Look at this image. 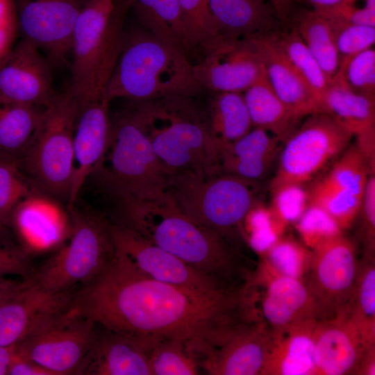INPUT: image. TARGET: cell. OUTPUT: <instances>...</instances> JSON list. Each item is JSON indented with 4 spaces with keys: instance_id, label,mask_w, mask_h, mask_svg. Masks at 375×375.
Masks as SVG:
<instances>
[{
    "instance_id": "cb8c5ba5",
    "label": "cell",
    "mask_w": 375,
    "mask_h": 375,
    "mask_svg": "<svg viewBox=\"0 0 375 375\" xmlns=\"http://www.w3.org/2000/svg\"><path fill=\"white\" fill-rule=\"evenodd\" d=\"M271 33L247 40L260 58L274 92L301 121L306 116L317 112V101L306 81L277 45Z\"/></svg>"
},
{
    "instance_id": "603a6c76",
    "label": "cell",
    "mask_w": 375,
    "mask_h": 375,
    "mask_svg": "<svg viewBox=\"0 0 375 375\" xmlns=\"http://www.w3.org/2000/svg\"><path fill=\"white\" fill-rule=\"evenodd\" d=\"M328 114L356 139V145L375 169V98L351 89L335 76L319 102L317 111Z\"/></svg>"
},
{
    "instance_id": "484cf974",
    "label": "cell",
    "mask_w": 375,
    "mask_h": 375,
    "mask_svg": "<svg viewBox=\"0 0 375 375\" xmlns=\"http://www.w3.org/2000/svg\"><path fill=\"white\" fill-rule=\"evenodd\" d=\"M284 140L253 127L238 140L221 147L218 169L252 181L265 179L277 162Z\"/></svg>"
},
{
    "instance_id": "4fadbf2b",
    "label": "cell",
    "mask_w": 375,
    "mask_h": 375,
    "mask_svg": "<svg viewBox=\"0 0 375 375\" xmlns=\"http://www.w3.org/2000/svg\"><path fill=\"white\" fill-rule=\"evenodd\" d=\"M374 171L356 144H349L308 188L310 204L324 209L342 230L349 228L359 214L369 175Z\"/></svg>"
},
{
    "instance_id": "44dd1931",
    "label": "cell",
    "mask_w": 375,
    "mask_h": 375,
    "mask_svg": "<svg viewBox=\"0 0 375 375\" xmlns=\"http://www.w3.org/2000/svg\"><path fill=\"white\" fill-rule=\"evenodd\" d=\"M110 103L103 97L80 104L74 132V172L67 210L76 206L84 184L106 153L111 128Z\"/></svg>"
},
{
    "instance_id": "ffe728a7",
    "label": "cell",
    "mask_w": 375,
    "mask_h": 375,
    "mask_svg": "<svg viewBox=\"0 0 375 375\" xmlns=\"http://www.w3.org/2000/svg\"><path fill=\"white\" fill-rule=\"evenodd\" d=\"M74 291L52 292L24 279L0 302V346L16 344L42 319L68 308Z\"/></svg>"
},
{
    "instance_id": "11a10c76",
    "label": "cell",
    "mask_w": 375,
    "mask_h": 375,
    "mask_svg": "<svg viewBox=\"0 0 375 375\" xmlns=\"http://www.w3.org/2000/svg\"><path fill=\"white\" fill-rule=\"evenodd\" d=\"M12 227L0 222V247H17L14 242Z\"/></svg>"
},
{
    "instance_id": "ba28073f",
    "label": "cell",
    "mask_w": 375,
    "mask_h": 375,
    "mask_svg": "<svg viewBox=\"0 0 375 375\" xmlns=\"http://www.w3.org/2000/svg\"><path fill=\"white\" fill-rule=\"evenodd\" d=\"M80 103L67 91L44 108L42 120L19 164L31 183L46 194L68 199L74 172V132Z\"/></svg>"
},
{
    "instance_id": "9c48e42d",
    "label": "cell",
    "mask_w": 375,
    "mask_h": 375,
    "mask_svg": "<svg viewBox=\"0 0 375 375\" xmlns=\"http://www.w3.org/2000/svg\"><path fill=\"white\" fill-rule=\"evenodd\" d=\"M69 212L71 237L31 278L52 292L73 290L99 275L115 256L110 221L104 216L74 206Z\"/></svg>"
},
{
    "instance_id": "7c38bea8",
    "label": "cell",
    "mask_w": 375,
    "mask_h": 375,
    "mask_svg": "<svg viewBox=\"0 0 375 375\" xmlns=\"http://www.w3.org/2000/svg\"><path fill=\"white\" fill-rule=\"evenodd\" d=\"M312 258L303 281L317 299L325 317L350 302L360 262L354 242L342 233L311 249Z\"/></svg>"
},
{
    "instance_id": "d4e9b609",
    "label": "cell",
    "mask_w": 375,
    "mask_h": 375,
    "mask_svg": "<svg viewBox=\"0 0 375 375\" xmlns=\"http://www.w3.org/2000/svg\"><path fill=\"white\" fill-rule=\"evenodd\" d=\"M75 375H151L148 352L135 340L102 328Z\"/></svg>"
},
{
    "instance_id": "d590c367",
    "label": "cell",
    "mask_w": 375,
    "mask_h": 375,
    "mask_svg": "<svg viewBox=\"0 0 375 375\" xmlns=\"http://www.w3.org/2000/svg\"><path fill=\"white\" fill-rule=\"evenodd\" d=\"M190 54L198 60L223 40L210 10L209 0H178Z\"/></svg>"
},
{
    "instance_id": "8fae6325",
    "label": "cell",
    "mask_w": 375,
    "mask_h": 375,
    "mask_svg": "<svg viewBox=\"0 0 375 375\" xmlns=\"http://www.w3.org/2000/svg\"><path fill=\"white\" fill-rule=\"evenodd\" d=\"M97 332L92 319L68 307L40 322L16 344L15 352L53 375L75 374Z\"/></svg>"
},
{
    "instance_id": "60d3db41",
    "label": "cell",
    "mask_w": 375,
    "mask_h": 375,
    "mask_svg": "<svg viewBox=\"0 0 375 375\" xmlns=\"http://www.w3.org/2000/svg\"><path fill=\"white\" fill-rule=\"evenodd\" d=\"M335 76L355 92L375 98L374 48L341 60Z\"/></svg>"
},
{
    "instance_id": "836d02e7",
    "label": "cell",
    "mask_w": 375,
    "mask_h": 375,
    "mask_svg": "<svg viewBox=\"0 0 375 375\" xmlns=\"http://www.w3.org/2000/svg\"><path fill=\"white\" fill-rule=\"evenodd\" d=\"M260 255L258 269L250 274L251 280L274 276L303 280L310 265L312 250L295 239L282 235Z\"/></svg>"
},
{
    "instance_id": "7402d4cb",
    "label": "cell",
    "mask_w": 375,
    "mask_h": 375,
    "mask_svg": "<svg viewBox=\"0 0 375 375\" xmlns=\"http://www.w3.org/2000/svg\"><path fill=\"white\" fill-rule=\"evenodd\" d=\"M270 340L262 320H248L205 358L202 368L212 375H262Z\"/></svg>"
},
{
    "instance_id": "f1b7e54d",
    "label": "cell",
    "mask_w": 375,
    "mask_h": 375,
    "mask_svg": "<svg viewBox=\"0 0 375 375\" xmlns=\"http://www.w3.org/2000/svg\"><path fill=\"white\" fill-rule=\"evenodd\" d=\"M209 4L223 40H248L282 26L270 0H209Z\"/></svg>"
},
{
    "instance_id": "f546056e",
    "label": "cell",
    "mask_w": 375,
    "mask_h": 375,
    "mask_svg": "<svg viewBox=\"0 0 375 375\" xmlns=\"http://www.w3.org/2000/svg\"><path fill=\"white\" fill-rule=\"evenodd\" d=\"M44 108L0 97V162L19 165L38 131Z\"/></svg>"
},
{
    "instance_id": "4316f807",
    "label": "cell",
    "mask_w": 375,
    "mask_h": 375,
    "mask_svg": "<svg viewBox=\"0 0 375 375\" xmlns=\"http://www.w3.org/2000/svg\"><path fill=\"white\" fill-rule=\"evenodd\" d=\"M273 6L282 26L297 33L331 81L340 59L328 19L319 10L288 0H279Z\"/></svg>"
},
{
    "instance_id": "ee69618b",
    "label": "cell",
    "mask_w": 375,
    "mask_h": 375,
    "mask_svg": "<svg viewBox=\"0 0 375 375\" xmlns=\"http://www.w3.org/2000/svg\"><path fill=\"white\" fill-rule=\"evenodd\" d=\"M327 18L331 23L340 61L373 47L375 26L348 24Z\"/></svg>"
},
{
    "instance_id": "816d5d0a",
    "label": "cell",
    "mask_w": 375,
    "mask_h": 375,
    "mask_svg": "<svg viewBox=\"0 0 375 375\" xmlns=\"http://www.w3.org/2000/svg\"><path fill=\"white\" fill-rule=\"evenodd\" d=\"M16 344L0 346V375H8V369L15 353Z\"/></svg>"
},
{
    "instance_id": "6f0895ef",
    "label": "cell",
    "mask_w": 375,
    "mask_h": 375,
    "mask_svg": "<svg viewBox=\"0 0 375 375\" xmlns=\"http://www.w3.org/2000/svg\"><path fill=\"white\" fill-rule=\"evenodd\" d=\"M271 1H276V0H270Z\"/></svg>"
},
{
    "instance_id": "d6986e66",
    "label": "cell",
    "mask_w": 375,
    "mask_h": 375,
    "mask_svg": "<svg viewBox=\"0 0 375 375\" xmlns=\"http://www.w3.org/2000/svg\"><path fill=\"white\" fill-rule=\"evenodd\" d=\"M251 286L257 317L269 329L325 318L317 299L302 279L274 276L259 280Z\"/></svg>"
},
{
    "instance_id": "e575fe53",
    "label": "cell",
    "mask_w": 375,
    "mask_h": 375,
    "mask_svg": "<svg viewBox=\"0 0 375 375\" xmlns=\"http://www.w3.org/2000/svg\"><path fill=\"white\" fill-rule=\"evenodd\" d=\"M274 41L312 91L318 104L330 81L297 33L282 26L271 33Z\"/></svg>"
},
{
    "instance_id": "83f0119b",
    "label": "cell",
    "mask_w": 375,
    "mask_h": 375,
    "mask_svg": "<svg viewBox=\"0 0 375 375\" xmlns=\"http://www.w3.org/2000/svg\"><path fill=\"white\" fill-rule=\"evenodd\" d=\"M312 319L278 329H269L270 346L262 375H315Z\"/></svg>"
},
{
    "instance_id": "f907efd6",
    "label": "cell",
    "mask_w": 375,
    "mask_h": 375,
    "mask_svg": "<svg viewBox=\"0 0 375 375\" xmlns=\"http://www.w3.org/2000/svg\"><path fill=\"white\" fill-rule=\"evenodd\" d=\"M375 374V347L371 349L365 356L358 375H374Z\"/></svg>"
},
{
    "instance_id": "b9f144b4",
    "label": "cell",
    "mask_w": 375,
    "mask_h": 375,
    "mask_svg": "<svg viewBox=\"0 0 375 375\" xmlns=\"http://www.w3.org/2000/svg\"><path fill=\"white\" fill-rule=\"evenodd\" d=\"M295 223L303 244L310 249L342 233V229L327 212L312 204H309Z\"/></svg>"
},
{
    "instance_id": "e0dca14e",
    "label": "cell",
    "mask_w": 375,
    "mask_h": 375,
    "mask_svg": "<svg viewBox=\"0 0 375 375\" xmlns=\"http://www.w3.org/2000/svg\"><path fill=\"white\" fill-rule=\"evenodd\" d=\"M206 91L242 92L265 74L263 65L247 40H223L193 63Z\"/></svg>"
},
{
    "instance_id": "c3c4849f",
    "label": "cell",
    "mask_w": 375,
    "mask_h": 375,
    "mask_svg": "<svg viewBox=\"0 0 375 375\" xmlns=\"http://www.w3.org/2000/svg\"><path fill=\"white\" fill-rule=\"evenodd\" d=\"M35 271L24 249L0 247V276L15 275L26 279L32 278Z\"/></svg>"
},
{
    "instance_id": "8992f818",
    "label": "cell",
    "mask_w": 375,
    "mask_h": 375,
    "mask_svg": "<svg viewBox=\"0 0 375 375\" xmlns=\"http://www.w3.org/2000/svg\"><path fill=\"white\" fill-rule=\"evenodd\" d=\"M257 183L216 168L170 177L165 190L187 215L233 243L260 201Z\"/></svg>"
},
{
    "instance_id": "3957f363",
    "label": "cell",
    "mask_w": 375,
    "mask_h": 375,
    "mask_svg": "<svg viewBox=\"0 0 375 375\" xmlns=\"http://www.w3.org/2000/svg\"><path fill=\"white\" fill-rule=\"evenodd\" d=\"M198 97L128 101L168 179L217 168L221 146L212 137L208 103Z\"/></svg>"
},
{
    "instance_id": "f5cc1de1",
    "label": "cell",
    "mask_w": 375,
    "mask_h": 375,
    "mask_svg": "<svg viewBox=\"0 0 375 375\" xmlns=\"http://www.w3.org/2000/svg\"><path fill=\"white\" fill-rule=\"evenodd\" d=\"M288 1L301 5V6H304L315 9V10H324L335 5L340 0H288Z\"/></svg>"
},
{
    "instance_id": "9f6ffc18",
    "label": "cell",
    "mask_w": 375,
    "mask_h": 375,
    "mask_svg": "<svg viewBox=\"0 0 375 375\" xmlns=\"http://www.w3.org/2000/svg\"><path fill=\"white\" fill-rule=\"evenodd\" d=\"M245 286V285H244ZM248 291V290H247ZM251 301V300H250ZM252 307V306H251ZM252 318H253V310H252Z\"/></svg>"
},
{
    "instance_id": "5b68a950",
    "label": "cell",
    "mask_w": 375,
    "mask_h": 375,
    "mask_svg": "<svg viewBox=\"0 0 375 375\" xmlns=\"http://www.w3.org/2000/svg\"><path fill=\"white\" fill-rule=\"evenodd\" d=\"M131 1L89 0L75 25L68 90L79 103L106 97V90L122 48Z\"/></svg>"
},
{
    "instance_id": "30bf717a",
    "label": "cell",
    "mask_w": 375,
    "mask_h": 375,
    "mask_svg": "<svg viewBox=\"0 0 375 375\" xmlns=\"http://www.w3.org/2000/svg\"><path fill=\"white\" fill-rule=\"evenodd\" d=\"M284 140L270 188L306 185L349 146L352 134L331 116L312 112Z\"/></svg>"
},
{
    "instance_id": "1f68e13d",
    "label": "cell",
    "mask_w": 375,
    "mask_h": 375,
    "mask_svg": "<svg viewBox=\"0 0 375 375\" xmlns=\"http://www.w3.org/2000/svg\"><path fill=\"white\" fill-rule=\"evenodd\" d=\"M143 28L190 61L178 0H131Z\"/></svg>"
},
{
    "instance_id": "681fc988",
    "label": "cell",
    "mask_w": 375,
    "mask_h": 375,
    "mask_svg": "<svg viewBox=\"0 0 375 375\" xmlns=\"http://www.w3.org/2000/svg\"><path fill=\"white\" fill-rule=\"evenodd\" d=\"M8 375H53L51 372L26 358L19 356L15 351L10 360Z\"/></svg>"
},
{
    "instance_id": "db71d44e",
    "label": "cell",
    "mask_w": 375,
    "mask_h": 375,
    "mask_svg": "<svg viewBox=\"0 0 375 375\" xmlns=\"http://www.w3.org/2000/svg\"><path fill=\"white\" fill-rule=\"evenodd\" d=\"M23 280H12L5 276H0V302L17 289L23 283Z\"/></svg>"
},
{
    "instance_id": "bcb514c9",
    "label": "cell",
    "mask_w": 375,
    "mask_h": 375,
    "mask_svg": "<svg viewBox=\"0 0 375 375\" xmlns=\"http://www.w3.org/2000/svg\"><path fill=\"white\" fill-rule=\"evenodd\" d=\"M362 236L365 257H374L375 250V175L369 174L361 206Z\"/></svg>"
},
{
    "instance_id": "8d00e7d4",
    "label": "cell",
    "mask_w": 375,
    "mask_h": 375,
    "mask_svg": "<svg viewBox=\"0 0 375 375\" xmlns=\"http://www.w3.org/2000/svg\"><path fill=\"white\" fill-rule=\"evenodd\" d=\"M351 316L369 347L375 346V258L363 256L353 297Z\"/></svg>"
},
{
    "instance_id": "f6af8a7d",
    "label": "cell",
    "mask_w": 375,
    "mask_h": 375,
    "mask_svg": "<svg viewBox=\"0 0 375 375\" xmlns=\"http://www.w3.org/2000/svg\"><path fill=\"white\" fill-rule=\"evenodd\" d=\"M317 10L336 21L375 26V0H340L328 8Z\"/></svg>"
},
{
    "instance_id": "74e56055",
    "label": "cell",
    "mask_w": 375,
    "mask_h": 375,
    "mask_svg": "<svg viewBox=\"0 0 375 375\" xmlns=\"http://www.w3.org/2000/svg\"><path fill=\"white\" fill-rule=\"evenodd\" d=\"M147 352L151 375H195L202 369L203 358L181 341L159 342Z\"/></svg>"
},
{
    "instance_id": "2e32d148",
    "label": "cell",
    "mask_w": 375,
    "mask_h": 375,
    "mask_svg": "<svg viewBox=\"0 0 375 375\" xmlns=\"http://www.w3.org/2000/svg\"><path fill=\"white\" fill-rule=\"evenodd\" d=\"M51 64L34 43L22 38L0 64V97L45 108L57 94Z\"/></svg>"
},
{
    "instance_id": "f35d334b",
    "label": "cell",
    "mask_w": 375,
    "mask_h": 375,
    "mask_svg": "<svg viewBox=\"0 0 375 375\" xmlns=\"http://www.w3.org/2000/svg\"><path fill=\"white\" fill-rule=\"evenodd\" d=\"M285 227L276 217L269 206L258 201L244 217L240 235L261 254L283 235Z\"/></svg>"
},
{
    "instance_id": "ab89813d",
    "label": "cell",
    "mask_w": 375,
    "mask_h": 375,
    "mask_svg": "<svg viewBox=\"0 0 375 375\" xmlns=\"http://www.w3.org/2000/svg\"><path fill=\"white\" fill-rule=\"evenodd\" d=\"M32 183L16 163L0 162V222L11 226L17 206L34 194Z\"/></svg>"
},
{
    "instance_id": "6da1fadb",
    "label": "cell",
    "mask_w": 375,
    "mask_h": 375,
    "mask_svg": "<svg viewBox=\"0 0 375 375\" xmlns=\"http://www.w3.org/2000/svg\"><path fill=\"white\" fill-rule=\"evenodd\" d=\"M69 308L101 328L129 337L147 350L183 342L204 360L251 319L244 285L203 291L148 278L115 251L95 278L74 292Z\"/></svg>"
},
{
    "instance_id": "d6a6232c",
    "label": "cell",
    "mask_w": 375,
    "mask_h": 375,
    "mask_svg": "<svg viewBox=\"0 0 375 375\" xmlns=\"http://www.w3.org/2000/svg\"><path fill=\"white\" fill-rule=\"evenodd\" d=\"M208 102L209 126L222 147L248 133L253 125L242 92L214 93Z\"/></svg>"
},
{
    "instance_id": "7a4b0ae2",
    "label": "cell",
    "mask_w": 375,
    "mask_h": 375,
    "mask_svg": "<svg viewBox=\"0 0 375 375\" xmlns=\"http://www.w3.org/2000/svg\"><path fill=\"white\" fill-rule=\"evenodd\" d=\"M117 221L203 274L238 285L242 271L233 243L187 215L165 190L115 200Z\"/></svg>"
},
{
    "instance_id": "9a60e30c",
    "label": "cell",
    "mask_w": 375,
    "mask_h": 375,
    "mask_svg": "<svg viewBox=\"0 0 375 375\" xmlns=\"http://www.w3.org/2000/svg\"><path fill=\"white\" fill-rule=\"evenodd\" d=\"M19 31L57 66L68 63L81 0H15Z\"/></svg>"
},
{
    "instance_id": "7dc6e473",
    "label": "cell",
    "mask_w": 375,
    "mask_h": 375,
    "mask_svg": "<svg viewBox=\"0 0 375 375\" xmlns=\"http://www.w3.org/2000/svg\"><path fill=\"white\" fill-rule=\"evenodd\" d=\"M19 31L15 0H0V64L16 44Z\"/></svg>"
},
{
    "instance_id": "ac0fdd59",
    "label": "cell",
    "mask_w": 375,
    "mask_h": 375,
    "mask_svg": "<svg viewBox=\"0 0 375 375\" xmlns=\"http://www.w3.org/2000/svg\"><path fill=\"white\" fill-rule=\"evenodd\" d=\"M315 375H358L369 347L347 305L317 321L314 331Z\"/></svg>"
},
{
    "instance_id": "52a82bcc",
    "label": "cell",
    "mask_w": 375,
    "mask_h": 375,
    "mask_svg": "<svg viewBox=\"0 0 375 375\" xmlns=\"http://www.w3.org/2000/svg\"><path fill=\"white\" fill-rule=\"evenodd\" d=\"M91 177L113 200L166 189L167 173L144 131L126 108L111 117L108 145Z\"/></svg>"
},
{
    "instance_id": "4dcf8cb0",
    "label": "cell",
    "mask_w": 375,
    "mask_h": 375,
    "mask_svg": "<svg viewBox=\"0 0 375 375\" xmlns=\"http://www.w3.org/2000/svg\"><path fill=\"white\" fill-rule=\"evenodd\" d=\"M253 127L285 140L299 121L269 85L265 74L243 92Z\"/></svg>"
},
{
    "instance_id": "277c9868",
    "label": "cell",
    "mask_w": 375,
    "mask_h": 375,
    "mask_svg": "<svg viewBox=\"0 0 375 375\" xmlns=\"http://www.w3.org/2000/svg\"><path fill=\"white\" fill-rule=\"evenodd\" d=\"M206 90L193 63L146 28L125 30L119 56L106 98L147 101L169 97H198Z\"/></svg>"
},
{
    "instance_id": "7bdbcfd3",
    "label": "cell",
    "mask_w": 375,
    "mask_h": 375,
    "mask_svg": "<svg viewBox=\"0 0 375 375\" xmlns=\"http://www.w3.org/2000/svg\"><path fill=\"white\" fill-rule=\"evenodd\" d=\"M269 206L276 217L285 226L296 222L308 207L309 195L305 185L288 183L271 189Z\"/></svg>"
},
{
    "instance_id": "5bb4252c",
    "label": "cell",
    "mask_w": 375,
    "mask_h": 375,
    "mask_svg": "<svg viewBox=\"0 0 375 375\" xmlns=\"http://www.w3.org/2000/svg\"><path fill=\"white\" fill-rule=\"evenodd\" d=\"M110 231L115 251L138 273L148 278L203 291L238 285L201 273L131 228L111 222Z\"/></svg>"
}]
</instances>
